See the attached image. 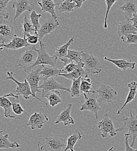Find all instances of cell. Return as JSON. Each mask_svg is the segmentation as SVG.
Here are the masks:
<instances>
[{
  "mask_svg": "<svg viewBox=\"0 0 137 151\" xmlns=\"http://www.w3.org/2000/svg\"><path fill=\"white\" fill-rule=\"evenodd\" d=\"M83 68L89 74H99L102 70L101 64L98 57L87 52H83L82 55Z\"/></svg>",
  "mask_w": 137,
  "mask_h": 151,
  "instance_id": "6da1fadb",
  "label": "cell"
},
{
  "mask_svg": "<svg viewBox=\"0 0 137 151\" xmlns=\"http://www.w3.org/2000/svg\"><path fill=\"white\" fill-rule=\"evenodd\" d=\"M130 116L128 117H123L121 121L123 122V125L118 128L117 132L128 130V133L130 135L132 138V143L131 147H133L136 143V139L137 137V115L134 116L131 109H130Z\"/></svg>",
  "mask_w": 137,
  "mask_h": 151,
  "instance_id": "7a4b0ae2",
  "label": "cell"
},
{
  "mask_svg": "<svg viewBox=\"0 0 137 151\" xmlns=\"http://www.w3.org/2000/svg\"><path fill=\"white\" fill-rule=\"evenodd\" d=\"M40 48L37 49L35 47L31 46L33 48L35 51H36L38 54V56L37 59L34 63V65L32 66L31 69L33 68L38 66L39 65H49L53 67H56L57 65V58L54 56H50L48 52H47L46 50L45 49L44 45L42 42V41H39Z\"/></svg>",
  "mask_w": 137,
  "mask_h": 151,
  "instance_id": "3957f363",
  "label": "cell"
},
{
  "mask_svg": "<svg viewBox=\"0 0 137 151\" xmlns=\"http://www.w3.org/2000/svg\"><path fill=\"white\" fill-rule=\"evenodd\" d=\"M95 91L98 94L97 100L100 105L102 104L113 103L117 100V92L109 86L102 84Z\"/></svg>",
  "mask_w": 137,
  "mask_h": 151,
  "instance_id": "277c9868",
  "label": "cell"
},
{
  "mask_svg": "<svg viewBox=\"0 0 137 151\" xmlns=\"http://www.w3.org/2000/svg\"><path fill=\"white\" fill-rule=\"evenodd\" d=\"M38 56V52L32 47L25 51L19 59L17 61V67H21L23 69L24 72L28 73L32 66L35 63Z\"/></svg>",
  "mask_w": 137,
  "mask_h": 151,
  "instance_id": "5b68a950",
  "label": "cell"
},
{
  "mask_svg": "<svg viewBox=\"0 0 137 151\" xmlns=\"http://www.w3.org/2000/svg\"><path fill=\"white\" fill-rule=\"evenodd\" d=\"M98 127L101 132L99 135L101 136L103 138H105L107 136L114 137L117 135V132L115 129L113 120L107 113L104 114L102 120L98 123Z\"/></svg>",
  "mask_w": 137,
  "mask_h": 151,
  "instance_id": "8992f818",
  "label": "cell"
},
{
  "mask_svg": "<svg viewBox=\"0 0 137 151\" xmlns=\"http://www.w3.org/2000/svg\"><path fill=\"white\" fill-rule=\"evenodd\" d=\"M95 90H92L85 98L84 104H80L79 111H88L94 114L96 119H98V111H101L100 105L98 103L97 95Z\"/></svg>",
  "mask_w": 137,
  "mask_h": 151,
  "instance_id": "52a82bcc",
  "label": "cell"
},
{
  "mask_svg": "<svg viewBox=\"0 0 137 151\" xmlns=\"http://www.w3.org/2000/svg\"><path fill=\"white\" fill-rule=\"evenodd\" d=\"M42 68H43L42 66L38 67V68L36 70H32L30 72H29L26 79L27 80L28 82L29 83L32 92L34 95V98H36L37 99L41 101L42 103L46 105L47 106V103L41 100L39 98H38L36 95V93H41V91L40 90L39 87L40 81L43 79V77H42V76L40 75V72L42 70Z\"/></svg>",
  "mask_w": 137,
  "mask_h": 151,
  "instance_id": "ba28073f",
  "label": "cell"
},
{
  "mask_svg": "<svg viewBox=\"0 0 137 151\" xmlns=\"http://www.w3.org/2000/svg\"><path fill=\"white\" fill-rule=\"evenodd\" d=\"M7 80H11L17 84V87L16 88L17 95L19 96L21 95L26 100L30 99V96H32L34 98V95L32 92L30 86L26 79H25L23 82H20L14 78V73L12 72H7Z\"/></svg>",
  "mask_w": 137,
  "mask_h": 151,
  "instance_id": "9c48e42d",
  "label": "cell"
},
{
  "mask_svg": "<svg viewBox=\"0 0 137 151\" xmlns=\"http://www.w3.org/2000/svg\"><path fill=\"white\" fill-rule=\"evenodd\" d=\"M45 140L41 147L43 151H64L67 144L65 139L59 137H46Z\"/></svg>",
  "mask_w": 137,
  "mask_h": 151,
  "instance_id": "30bf717a",
  "label": "cell"
},
{
  "mask_svg": "<svg viewBox=\"0 0 137 151\" xmlns=\"http://www.w3.org/2000/svg\"><path fill=\"white\" fill-rule=\"evenodd\" d=\"M15 30L11 23L1 17L0 22V42L8 44L15 36Z\"/></svg>",
  "mask_w": 137,
  "mask_h": 151,
  "instance_id": "8fae6325",
  "label": "cell"
},
{
  "mask_svg": "<svg viewBox=\"0 0 137 151\" xmlns=\"http://www.w3.org/2000/svg\"><path fill=\"white\" fill-rule=\"evenodd\" d=\"M42 82L39 84L40 90L41 91V96L43 97L50 91L54 90H62L70 92V88L60 84L55 80L54 77L48 79H43Z\"/></svg>",
  "mask_w": 137,
  "mask_h": 151,
  "instance_id": "7c38bea8",
  "label": "cell"
},
{
  "mask_svg": "<svg viewBox=\"0 0 137 151\" xmlns=\"http://www.w3.org/2000/svg\"><path fill=\"white\" fill-rule=\"evenodd\" d=\"M59 23L57 20L50 18L44 20L41 24V26L38 34L39 36V41H42L44 36L51 33L59 27Z\"/></svg>",
  "mask_w": 137,
  "mask_h": 151,
  "instance_id": "4fadbf2b",
  "label": "cell"
},
{
  "mask_svg": "<svg viewBox=\"0 0 137 151\" xmlns=\"http://www.w3.org/2000/svg\"><path fill=\"white\" fill-rule=\"evenodd\" d=\"M34 5L30 4L29 0H13L12 7L15 10V14L12 22L18 19L20 16L25 11L32 12Z\"/></svg>",
  "mask_w": 137,
  "mask_h": 151,
  "instance_id": "5bb4252c",
  "label": "cell"
},
{
  "mask_svg": "<svg viewBox=\"0 0 137 151\" xmlns=\"http://www.w3.org/2000/svg\"><path fill=\"white\" fill-rule=\"evenodd\" d=\"M49 120V119L46 114L35 112L30 116L27 126L30 127L32 130L40 129L43 127L44 124Z\"/></svg>",
  "mask_w": 137,
  "mask_h": 151,
  "instance_id": "9a60e30c",
  "label": "cell"
},
{
  "mask_svg": "<svg viewBox=\"0 0 137 151\" xmlns=\"http://www.w3.org/2000/svg\"><path fill=\"white\" fill-rule=\"evenodd\" d=\"M28 46L30 45L28 44L26 38L20 37L15 35L10 42L8 44H1L0 49L1 51H2L4 48L17 50L23 47H27Z\"/></svg>",
  "mask_w": 137,
  "mask_h": 151,
  "instance_id": "2e32d148",
  "label": "cell"
},
{
  "mask_svg": "<svg viewBox=\"0 0 137 151\" xmlns=\"http://www.w3.org/2000/svg\"><path fill=\"white\" fill-rule=\"evenodd\" d=\"M117 34L120 37L130 34L137 35V27L134 26L130 20L125 19L118 24Z\"/></svg>",
  "mask_w": 137,
  "mask_h": 151,
  "instance_id": "e0dca14e",
  "label": "cell"
},
{
  "mask_svg": "<svg viewBox=\"0 0 137 151\" xmlns=\"http://www.w3.org/2000/svg\"><path fill=\"white\" fill-rule=\"evenodd\" d=\"M118 9L124 12L126 20H130L134 14H137V2L135 0H126Z\"/></svg>",
  "mask_w": 137,
  "mask_h": 151,
  "instance_id": "ac0fdd59",
  "label": "cell"
},
{
  "mask_svg": "<svg viewBox=\"0 0 137 151\" xmlns=\"http://www.w3.org/2000/svg\"><path fill=\"white\" fill-rule=\"evenodd\" d=\"M83 52V51L69 49L67 55L59 60L64 63V66L71 63H74L77 65H83L82 62V55Z\"/></svg>",
  "mask_w": 137,
  "mask_h": 151,
  "instance_id": "d6986e66",
  "label": "cell"
},
{
  "mask_svg": "<svg viewBox=\"0 0 137 151\" xmlns=\"http://www.w3.org/2000/svg\"><path fill=\"white\" fill-rule=\"evenodd\" d=\"M38 4L41 7L40 11L41 13L48 12L50 14L51 18L55 20L59 18L55 11V7L59 5V4L54 3L53 0H41V2H38Z\"/></svg>",
  "mask_w": 137,
  "mask_h": 151,
  "instance_id": "ffe728a7",
  "label": "cell"
},
{
  "mask_svg": "<svg viewBox=\"0 0 137 151\" xmlns=\"http://www.w3.org/2000/svg\"><path fill=\"white\" fill-rule=\"evenodd\" d=\"M72 105L69 104L68 106L64 108L62 111L59 114L54 124H59L60 122H63L65 126L68 124H74L75 120L71 116V111Z\"/></svg>",
  "mask_w": 137,
  "mask_h": 151,
  "instance_id": "44dd1931",
  "label": "cell"
},
{
  "mask_svg": "<svg viewBox=\"0 0 137 151\" xmlns=\"http://www.w3.org/2000/svg\"><path fill=\"white\" fill-rule=\"evenodd\" d=\"M0 106L4 109V117L5 118L17 119V117L14 115V112L12 109V104L9 98L5 96V95L1 96L0 98Z\"/></svg>",
  "mask_w": 137,
  "mask_h": 151,
  "instance_id": "7402d4cb",
  "label": "cell"
},
{
  "mask_svg": "<svg viewBox=\"0 0 137 151\" xmlns=\"http://www.w3.org/2000/svg\"><path fill=\"white\" fill-rule=\"evenodd\" d=\"M104 59L107 61H109L113 63L117 68L122 70H126L127 69H134L136 63L133 62L131 61L126 60L124 59H112L110 58H108L107 57H105L104 58Z\"/></svg>",
  "mask_w": 137,
  "mask_h": 151,
  "instance_id": "603a6c76",
  "label": "cell"
},
{
  "mask_svg": "<svg viewBox=\"0 0 137 151\" xmlns=\"http://www.w3.org/2000/svg\"><path fill=\"white\" fill-rule=\"evenodd\" d=\"M6 96H7L12 104V109L13 111L15 114L17 115H21L22 113H25L29 117H30V115L28 114L23 109L25 107H23L20 103V99L19 96L17 95H14L13 93H11L9 94L5 95Z\"/></svg>",
  "mask_w": 137,
  "mask_h": 151,
  "instance_id": "cb8c5ba5",
  "label": "cell"
},
{
  "mask_svg": "<svg viewBox=\"0 0 137 151\" xmlns=\"http://www.w3.org/2000/svg\"><path fill=\"white\" fill-rule=\"evenodd\" d=\"M9 135L5 131L0 132V148L1 149H15L19 148L20 145L17 142H11L8 139Z\"/></svg>",
  "mask_w": 137,
  "mask_h": 151,
  "instance_id": "d4e9b609",
  "label": "cell"
},
{
  "mask_svg": "<svg viewBox=\"0 0 137 151\" xmlns=\"http://www.w3.org/2000/svg\"><path fill=\"white\" fill-rule=\"evenodd\" d=\"M42 68H43L40 72V75L42 76L43 79H48L49 78L57 77L59 74L61 73V69H59L57 67L43 65H42Z\"/></svg>",
  "mask_w": 137,
  "mask_h": 151,
  "instance_id": "484cf974",
  "label": "cell"
},
{
  "mask_svg": "<svg viewBox=\"0 0 137 151\" xmlns=\"http://www.w3.org/2000/svg\"><path fill=\"white\" fill-rule=\"evenodd\" d=\"M58 76H62L65 78L71 80L72 81L78 79L79 78H88V74L85 72L83 68V65H78V68L73 72L68 74H59Z\"/></svg>",
  "mask_w": 137,
  "mask_h": 151,
  "instance_id": "4316f807",
  "label": "cell"
},
{
  "mask_svg": "<svg viewBox=\"0 0 137 151\" xmlns=\"http://www.w3.org/2000/svg\"><path fill=\"white\" fill-rule=\"evenodd\" d=\"M128 87L130 88V91L129 93L128 94V96L126 98V100L124 102V104H123V105L121 106V108L118 110L117 112V114L119 115L121 114V111H123V109H124V108L130 102H132L136 96V95L137 94V83L136 81H132L130 83H129L128 84Z\"/></svg>",
  "mask_w": 137,
  "mask_h": 151,
  "instance_id": "83f0119b",
  "label": "cell"
},
{
  "mask_svg": "<svg viewBox=\"0 0 137 151\" xmlns=\"http://www.w3.org/2000/svg\"><path fill=\"white\" fill-rule=\"evenodd\" d=\"M82 137V134L81 133V131L79 129H77L73 132V134L70 135L67 140V144L65 149L64 151H67L70 150V151H75L74 148L77 143V142Z\"/></svg>",
  "mask_w": 137,
  "mask_h": 151,
  "instance_id": "f1b7e54d",
  "label": "cell"
},
{
  "mask_svg": "<svg viewBox=\"0 0 137 151\" xmlns=\"http://www.w3.org/2000/svg\"><path fill=\"white\" fill-rule=\"evenodd\" d=\"M60 95L61 94L59 90H54L49 92L43 98H47L49 102L50 105L54 107L62 102V99Z\"/></svg>",
  "mask_w": 137,
  "mask_h": 151,
  "instance_id": "f546056e",
  "label": "cell"
},
{
  "mask_svg": "<svg viewBox=\"0 0 137 151\" xmlns=\"http://www.w3.org/2000/svg\"><path fill=\"white\" fill-rule=\"evenodd\" d=\"M74 41H75L74 37L71 38L66 44L57 48L56 50V52H55L54 56L59 60L62 58L66 57L68 54V51L69 50L70 45Z\"/></svg>",
  "mask_w": 137,
  "mask_h": 151,
  "instance_id": "4dcf8cb0",
  "label": "cell"
},
{
  "mask_svg": "<svg viewBox=\"0 0 137 151\" xmlns=\"http://www.w3.org/2000/svg\"><path fill=\"white\" fill-rule=\"evenodd\" d=\"M77 8V4L71 0H62L59 4L58 11L60 13L71 12Z\"/></svg>",
  "mask_w": 137,
  "mask_h": 151,
  "instance_id": "1f68e13d",
  "label": "cell"
},
{
  "mask_svg": "<svg viewBox=\"0 0 137 151\" xmlns=\"http://www.w3.org/2000/svg\"><path fill=\"white\" fill-rule=\"evenodd\" d=\"M92 91V83L90 78L82 77L80 84V92L83 94L85 98L86 95L89 94Z\"/></svg>",
  "mask_w": 137,
  "mask_h": 151,
  "instance_id": "d6a6232c",
  "label": "cell"
},
{
  "mask_svg": "<svg viewBox=\"0 0 137 151\" xmlns=\"http://www.w3.org/2000/svg\"><path fill=\"white\" fill-rule=\"evenodd\" d=\"M81 78L72 81V86L70 88V94L71 97H79L81 94L80 92V84H81Z\"/></svg>",
  "mask_w": 137,
  "mask_h": 151,
  "instance_id": "836d02e7",
  "label": "cell"
},
{
  "mask_svg": "<svg viewBox=\"0 0 137 151\" xmlns=\"http://www.w3.org/2000/svg\"><path fill=\"white\" fill-rule=\"evenodd\" d=\"M22 32L23 33V35L30 34L33 32H35V30L33 27L32 23L30 19H28L27 17V15H25V17L23 19L22 23Z\"/></svg>",
  "mask_w": 137,
  "mask_h": 151,
  "instance_id": "e575fe53",
  "label": "cell"
},
{
  "mask_svg": "<svg viewBox=\"0 0 137 151\" xmlns=\"http://www.w3.org/2000/svg\"><path fill=\"white\" fill-rule=\"evenodd\" d=\"M41 14H37V12L35 11H33L29 15L30 20L35 30V33H38V32L40 28L41 24H40L39 19L41 17Z\"/></svg>",
  "mask_w": 137,
  "mask_h": 151,
  "instance_id": "d590c367",
  "label": "cell"
},
{
  "mask_svg": "<svg viewBox=\"0 0 137 151\" xmlns=\"http://www.w3.org/2000/svg\"><path fill=\"white\" fill-rule=\"evenodd\" d=\"M10 1L11 0H0V16L5 20L9 18V14L7 12V7L8 4Z\"/></svg>",
  "mask_w": 137,
  "mask_h": 151,
  "instance_id": "8d00e7d4",
  "label": "cell"
},
{
  "mask_svg": "<svg viewBox=\"0 0 137 151\" xmlns=\"http://www.w3.org/2000/svg\"><path fill=\"white\" fill-rule=\"evenodd\" d=\"M106 3L107 4V10L106 12V15H105V18H104V28L107 29L108 26H107V18L109 16V12L112 7V6L115 4V3H118V0H105Z\"/></svg>",
  "mask_w": 137,
  "mask_h": 151,
  "instance_id": "74e56055",
  "label": "cell"
},
{
  "mask_svg": "<svg viewBox=\"0 0 137 151\" xmlns=\"http://www.w3.org/2000/svg\"><path fill=\"white\" fill-rule=\"evenodd\" d=\"M23 38L26 39L27 42L30 46H33L39 42V36L38 33H35L33 35H31L30 34L25 35H23Z\"/></svg>",
  "mask_w": 137,
  "mask_h": 151,
  "instance_id": "f35d334b",
  "label": "cell"
},
{
  "mask_svg": "<svg viewBox=\"0 0 137 151\" xmlns=\"http://www.w3.org/2000/svg\"><path fill=\"white\" fill-rule=\"evenodd\" d=\"M122 41L126 44H137V35L130 34L121 37Z\"/></svg>",
  "mask_w": 137,
  "mask_h": 151,
  "instance_id": "ab89813d",
  "label": "cell"
},
{
  "mask_svg": "<svg viewBox=\"0 0 137 151\" xmlns=\"http://www.w3.org/2000/svg\"><path fill=\"white\" fill-rule=\"evenodd\" d=\"M78 65L74 63H71L64 66V67L61 69V74H68L73 72L78 68Z\"/></svg>",
  "mask_w": 137,
  "mask_h": 151,
  "instance_id": "60d3db41",
  "label": "cell"
},
{
  "mask_svg": "<svg viewBox=\"0 0 137 151\" xmlns=\"http://www.w3.org/2000/svg\"><path fill=\"white\" fill-rule=\"evenodd\" d=\"M125 151H137V150H134L133 148L131 145H129V138L130 137V135L127 132L125 134Z\"/></svg>",
  "mask_w": 137,
  "mask_h": 151,
  "instance_id": "b9f144b4",
  "label": "cell"
},
{
  "mask_svg": "<svg viewBox=\"0 0 137 151\" xmlns=\"http://www.w3.org/2000/svg\"><path fill=\"white\" fill-rule=\"evenodd\" d=\"M77 4V8H79L82 6L83 2H85L86 0H71Z\"/></svg>",
  "mask_w": 137,
  "mask_h": 151,
  "instance_id": "7bdbcfd3",
  "label": "cell"
},
{
  "mask_svg": "<svg viewBox=\"0 0 137 151\" xmlns=\"http://www.w3.org/2000/svg\"><path fill=\"white\" fill-rule=\"evenodd\" d=\"M130 21L133 23L134 27H137V14H134L133 16V18L130 19Z\"/></svg>",
  "mask_w": 137,
  "mask_h": 151,
  "instance_id": "ee69618b",
  "label": "cell"
},
{
  "mask_svg": "<svg viewBox=\"0 0 137 151\" xmlns=\"http://www.w3.org/2000/svg\"><path fill=\"white\" fill-rule=\"evenodd\" d=\"M40 142H39L38 144V148H37L36 151H43L42 150H41V147L40 146Z\"/></svg>",
  "mask_w": 137,
  "mask_h": 151,
  "instance_id": "f6af8a7d",
  "label": "cell"
},
{
  "mask_svg": "<svg viewBox=\"0 0 137 151\" xmlns=\"http://www.w3.org/2000/svg\"><path fill=\"white\" fill-rule=\"evenodd\" d=\"M113 150H114V147H111L109 150H107V151H113Z\"/></svg>",
  "mask_w": 137,
  "mask_h": 151,
  "instance_id": "bcb514c9",
  "label": "cell"
}]
</instances>
